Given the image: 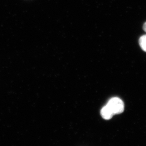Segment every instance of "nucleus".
I'll return each mask as SVG.
<instances>
[{"mask_svg": "<svg viewBox=\"0 0 146 146\" xmlns=\"http://www.w3.org/2000/svg\"><path fill=\"white\" fill-rule=\"evenodd\" d=\"M106 106L111 110L113 115L121 113L123 112L124 110L123 102L118 97H113L111 98Z\"/></svg>", "mask_w": 146, "mask_h": 146, "instance_id": "nucleus-1", "label": "nucleus"}, {"mask_svg": "<svg viewBox=\"0 0 146 146\" xmlns=\"http://www.w3.org/2000/svg\"><path fill=\"white\" fill-rule=\"evenodd\" d=\"M101 115L102 117L105 119H110L112 118L113 114L107 106H105L102 109L101 111Z\"/></svg>", "mask_w": 146, "mask_h": 146, "instance_id": "nucleus-2", "label": "nucleus"}, {"mask_svg": "<svg viewBox=\"0 0 146 146\" xmlns=\"http://www.w3.org/2000/svg\"><path fill=\"white\" fill-rule=\"evenodd\" d=\"M139 43L141 49L146 52V35H144L139 38Z\"/></svg>", "mask_w": 146, "mask_h": 146, "instance_id": "nucleus-3", "label": "nucleus"}, {"mask_svg": "<svg viewBox=\"0 0 146 146\" xmlns=\"http://www.w3.org/2000/svg\"><path fill=\"white\" fill-rule=\"evenodd\" d=\"M143 29L144 31L146 33V22L144 24Z\"/></svg>", "mask_w": 146, "mask_h": 146, "instance_id": "nucleus-4", "label": "nucleus"}]
</instances>
